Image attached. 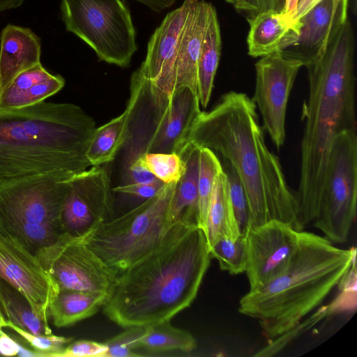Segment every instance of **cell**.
I'll return each instance as SVG.
<instances>
[{
  "mask_svg": "<svg viewBox=\"0 0 357 357\" xmlns=\"http://www.w3.org/2000/svg\"><path fill=\"white\" fill-rule=\"evenodd\" d=\"M256 109L244 93L223 94L210 111L199 114L187 146L208 148L234 169L248 200L247 227L276 220L303 231L296 192L289 186L278 157L266 144Z\"/></svg>",
  "mask_w": 357,
  "mask_h": 357,
  "instance_id": "6da1fadb",
  "label": "cell"
},
{
  "mask_svg": "<svg viewBox=\"0 0 357 357\" xmlns=\"http://www.w3.org/2000/svg\"><path fill=\"white\" fill-rule=\"evenodd\" d=\"M211 259L202 229L175 224L156 248L117 275L103 313L125 328L170 321L195 299Z\"/></svg>",
  "mask_w": 357,
  "mask_h": 357,
  "instance_id": "7a4b0ae2",
  "label": "cell"
},
{
  "mask_svg": "<svg viewBox=\"0 0 357 357\" xmlns=\"http://www.w3.org/2000/svg\"><path fill=\"white\" fill-rule=\"evenodd\" d=\"M354 52V32L348 19L321 56L305 66L309 92L302 112L305 126L296 192L304 228L317 215L336 136L357 130Z\"/></svg>",
  "mask_w": 357,
  "mask_h": 357,
  "instance_id": "3957f363",
  "label": "cell"
},
{
  "mask_svg": "<svg viewBox=\"0 0 357 357\" xmlns=\"http://www.w3.org/2000/svg\"><path fill=\"white\" fill-rule=\"evenodd\" d=\"M356 248H340L326 237L301 231L285 267L239 301L238 312L259 321L268 340L296 327L356 265Z\"/></svg>",
  "mask_w": 357,
  "mask_h": 357,
  "instance_id": "277c9868",
  "label": "cell"
},
{
  "mask_svg": "<svg viewBox=\"0 0 357 357\" xmlns=\"http://www.w3.org/2000/svg\"><path fill=\"white\" fill-rule=\"evenodd\" d=\"M95 129L94 120L72 103L0 107V178L86 169Z\"/></svg>",
  "mask_w": 357,
  "mask_h": 357,
  "instance_id": "5b68a950",
  "label": "cell"
},
{
  "mask_svg": "<svg viewBox=\"0 0 357 357\" xmlns=\"http://www.w3.org/2000/svg\"><path fill=\"white\" fill-rule=\"evenodd\" d=\"M123 161L148 153L182 156L192 126L202 112L198 95L185 86L166 93L139 69L130 79Z\"/></svg>",
  "mask_w": 357,
  "mask_h": 357,
  "instance_id": "8992f818",
  "label": "cell"
},
{
  "mask_svg": "<svg viewBox=\"0 0 357 357\" xmlns=\"http://www.w3.org/2000/svg\"><path fill=\"white\" fill-rule=\"evenodd\" d=\"M73 175L57 172L0 178V232L33 254L54 243L66 232L61 214Z\"/></svg>",
  "mask_w": 357,
  "mask_h": 357,
  "instance_id": "52a82bcc",
  "label": "cell"
},
{
  "mask_svg": "<svg viewBox=\"0 0 357 357\" xmlns=\"http://www.w3.org/2000/svg\"><path fill=\"white\" fill-rule=\"evenodd\" d=\"M176 183L82 236L86 245L118 275L156 248L174 225L169 220Z\"/></svg>",
  "mask_w": 357,
  "mask_h": 357,
  "instance_id": "ba28073f",
  "label": "cell"
},
{
  "mask_svg": "<svg viewBox=\"0 0 357 357\" xmlns=\"http://www.w3.org/2000/svg\"><path fill=\"white\" fill-rule=\"evenodd\" d=\"M61 13L66 30L89 45L100 61L129 65L137 47L130 10L121 0H61Z\"/></svg>",
  "mask_w": 357,
  "mask_h": 357,
  "instance_id": "9c48e42d",
  "label": "cell"
},
{
  "mask_svg": "<svg viewBox=\"0 0 357 357\" xmlns=\"http://www.w3.org/2000/svg\"><path fill=\"white\" fill-rule=\"evenodd\" d=\"M357 135L339 133L332 146L320 204L313 225L335 243L348 239L356 216Z\"/></svg>",
  "mask_w": 357,
  "mask_h": 357,
  "instance_id": "30bf717a",
  "label": "cell"
},
{
  "mask_svg": "<svg viewBox=\"0 0 357 357\" xmlns=\"http://www.w3.org/2000/svg\"><path fill=\"white\" fill-rule=\"evenodd\" d=\"M34 255L60 289L101 294L109 298L117 275L86 245L82 236L64 232Z\"/></svg>",
  "mask_w": 357,
  "mask_h": 357,
  "instance_id": "8fae6325",
  "label": "cell"
},
{
  "mask_svg": "<svg viewBox=\"0 0 357 357\" xmlns=\"http://www.w3.org/2000/svg\"><path fill=\"white\" fill-rule=\"evenodd\" d=\"M303 64L280 52L262 56L255 63V89L252 100L263 121V128L278 149L285 140L288 100L299 69Z\"/></svg>",
  "mask_w": 357,
  "mask_h": 357,
  "instance_id": "7c38bea8",
  "label": "cell"
},
{
  "mask_svg": "<svg viewBox=\"0 0 357 357\" xmlns=\"http://www.w3.org/2000/svg\"><path fill=\"white\" fill-rule=\"evenodd\" d=\"M301 231L276 220L246 228L244 273L249 290L261 287L282 271L297 247Z\"/></svg>",
  "mask_w": 357,
  "mask_h": 357,
  "instance_id": "4fadbf2b",
  "label": "cell"
},
{
  "mask_svg": "<svg viewBox=\"0 0 357 357\" xmlns=\"http://www.w3.org/2000/svg\"><path fill=\"white\" fill-rule=\"evenodd\" d=\"M0 278L25 297L37 315L48 321L49 307L60 290L59 286L33 252L1 232Z\"/></svg>",
  "mask_w": 357,
  "mask_h": 357,
  "instance_id": "5bb4252c",
  "label": "cell"
},
{
  "mask_svg": "<svg viewBox=\"0 0 357 357\" xmlns=\"http://www.w3.org/2000/svg\"><path fill=\"white\" fill-rule=\"evenodd\" d=\"M349 0H321L299 20V33L294 41L280 52L301 61L314 62L348 20Z\"/></svg>",
  "mask_w": 357,
  "mask_h": 357,
  "instance_id": "9a60e30c",
  "label": "cell"
},
{
  "mask_svg": "<svg viewBox=\"0 0 357 357\" xmlns=\"http://www.w3.org/2000/svg\"><path fill=\"white\" fill-rule=\"evenodd\" d=\"M199 0H184L169 13L151 36L147 52L139 70L142 75L166 93L175 89L174 63L177 47L188 15Z\"/></svg>",
  "mask_w": 357,
  "mask_h": 357,
  "instance_id": "2e32d148",
  "label": "cell"
},
{
  "mask_svg": "<svg viewBox=\"0 0 357 357\" xmlns=\"http://www.w3.org/2000/svg\"><path fill=\"white\" fill-rule=\"evenodd\" d=\"M40 38L29 28L8 24L0 36V95L21 73L40 63Z\"/></svg>",
  "mask_w": 357,
  "mask_h": 357,
  "instance_id": "e0dca14e",
  "label": "cell"
},
{
  "mask_svg": "<svg viewBox=\"0 0 357 357\" xmlns=\"http://www.w3.org/2000/svg\"><path fill=\"white\" fill-rule=\"evenodd\" d=\"M293 13L273 10L259 13L247 20L250 29L248 52L252 57L281 52L297 38L300 23Z\"/></svg>",
  "mask_w": 357,
  "mask_h": 357,
  "instance_id": "ac0fdd59",
  "label": "cell"
},
{
  "mask_svg": "<svg viewBox=\"0 0 357 357\" xmlns=\"http://www.w3.org/2000/svg\"><path fill=\"white\" fill-rule=\"evenodd\" d=\"M209 3L199 0L190 10L175 59V88L185 86L196 94L197 65L207 23Z\"/></svg>",
  "mask_w": 357,
  "mask_h": 357,
  "instance_id": "d6986e66",
  "label": "cell"
},
{
  "mask_svg": "<svg viewBox=\"0 0 357 357\" xmlns=\"http://www.w3.org/2000/svg\"><path fill=\"white\" fill-rule=\"evenodd\" d=\"M199 155V148L191 144L182 155L185 171L176 184L169 213L173 225L178 222L197 225Z\"/></svg>",
  "mask_w": 357,
  "mask_h": 357,
  "instance_id": "ffe728a7",
  "label": "cell"
},
{
  "mask_svg": "<svg viewBox=\"0 0 357 357\" xmlns=\"http://www.w3.org/2000/svg\"><path fill=\"white\" fill-rule=\"evenodd\" d=\"M204 234L208 248L221 237L236 238L243 236L235 218L223 170L216 176L208 208Z\"/></svg>",
  "mask_w": 357,
  "mask_h": 357,
  "instance_id": "44dd1931",
  "label": "cell"
},
{
  "mask_svg": "<svg viewBox=\"0 0 357 357\" xmlns=\"http://www.w3.org/2000/svg\"><path fill=\"white\" fill-rule=\"evenodd\" d=\"M220 24L215 7L210 3L207 23L197 65V95L200 105L206 108L213 88V82L221 54Z\"/></svg>",
  "mask_w": 357,
  "mask_h": 357,
  "instance_id": "7402d4cb",
  "label": "cell"
},
{
  "mask_svg": "<svg viewBox=\"0 0 357 357\" xmlns=\"http://www.w3.org/2000/svg\"><path fill=\"white\" fill-rule=\"evenodd\" d=\"M108 297L101 294L60 289L48 310L54 326L73 325L96 314Z\"/></svg>",
  "mask_w": 357,
  "mask_h": 357,
  "instance_id": "603a6c76",
  "label": "cell"
},
{
  "mask_svg": "<svg viewBox=\"0 0 357 357\" xmlns=\"http://www.w3.org/2000/svg\"><path fill=\"white\" fill-rule=\"evenodd\" d=\"M127 129L126 109L117 117L96 128L84 153L90 165L100 166L112 161L125 143Z\"/></svg>",
  "mask_w": 357,
  "mask_h": 357,
  "instance_id": "cb8c5ba5",
  "label": "cell"
},
{
  "mask_svg": "<svg viewBox=\"0 0 357 357\" xmlns=\"http://www.w3.org/2000/svg\"><path fill=\"white\" fill-rule=\"evenodd\" d=\"M0 307L6 319L14 325L35 335H50L45 321L32 310L25 297L0 278Z\"/></svg>",
  "mask_w": 357,
  "mask_h": 357,
  "instance_id": "d4e9b609",
  "label": "cell"
},
{
  "mask_svg": "<svg viewBox=\"0 0 357 357\" xmlns=\"http://www.w3.org/2000/svg\"><path fill=\"white\" fill-rule=\"evenodd\" d=\"M144 326L137 342V348L153 352L180 350L190 352L197 347L196 340L189 332L173 326L169 321Z\"/></svg>",
  "mask_w": 357,
  "mask_h": 357,
  "instance_id": "484cf974",
  "label": "cell"
},
{
  "mask_svg": "<svg viewBox=\"0 0 357 357\" xmlns=\"http://www.w3.org/2000/svg\"><path fill=\"white\" fill-rule=\"evenodd\" d=\"M222 170L220 160L215 153L208 148H199L197 226L204 232L215 180Z\"/></svg>",
  "mask_w": 357,
  "mask_h": 357,
  "instance_id": "4316f807",
  "label": "cell"
},
{
  "mask_svg": "<svg viewBox=\"0 0 357 357\" xmlns=\"http://www.w3.org/2000/svg\"><path fill=\"white\" fill-rule=\"evenodd\" d=\"M211 258L218 260L220 269L231 275L245 272L246 252L244 236L221 237L209 248Z\"/></svg>",
  "mask_w": 357,
  "mask_h": 357,
  "instance_id": "83f0119b",
  "label": "cell"
},
{
  "mask_svg": "<svg viewBox=\"0 0 357 357\" xmlns=\"http://www.w3.org/2000/svg\"><path fill=\"white\" fill-rule=\"evenodd\" d=\"M142 159L147 169L165 184L177 183L185 171L183 158L175 153H148Z\"/></svg>",
  "mask_w": 357,
  "mask_h": 357,
  "instance_id": "f1b7e54d",
  "label": "cell"
},
{
  "mask_svg": "<svg viewBox=\"0 0 357 357\" xmlns=\"http://www.w3.org/2000/svg\"><path fill=\"white\" fill-rule=\"evenodd\" d=\"M65 85L64 79L59 75L36 84L28 89L8 98H0V107L20 108L45 101L59 92Z\"/></svg>",
  "mask_w": 357,
  "mask_h": 357,
  "instance_id": "f546056e",
  "label": "cell"
},
{
  "mask_svg": "<svg viewBox=\"0 0 357 357\" xmlns=\"http://www.w3.org/2000/svg\"><path fill=\"white\" fill-rule=\"evenodd\" d=\"M222 170L226 174L230 200L236 222L243 236L249 222V208L241 181L232 166L222 160Z\"/></svg>",
  "mask_w": 357,
  "mask_h": 357,
  "instance_id": "4dcf8cb0",
  "label": "cell"
},
{
  "mask_svg": "<svg viewBox=\"0 0 357 357\" xmlns=\"http://www.w3.org/2000/svg\"><path fill=\"white\" fill-rule=\"evenodd\" d=\"M7 328L14 331L33 349L47 354V357H55L72 341V338L57 336L53 334L35 335L22 329L8 321Z\"/></svg>",
  "mask_w": 357,
  "mask_h": 357,
  "instance_id": "1f68e13d",
  "label": "cell"
},
{
  "mask_svg": "<svg viewBox=\"0 0 357 357\" xmlns=\"http://www.w3.org/2000/svg\"><path fill=\"white\" fill-rule=\"evenodd\" d=\"M144 326H131L120 334L107 340L105 344L107 351L102 357H135L140 355L134 352L137 349V342L142 335Z\"/></svg>",
  "mask_w": 357,
  "mask_h": 357,
  "instance_id": "d6a6232c",
  "label": "cell"
},
{
  "mask_svg": "<svg viewBox=\"0 0 357 357\" xmlns=\"http://www.w3.org/2000/svg\"><path fill=\"white\" fill-rule=\"evenodd\" d=\"M53 76L41 63L20 73L0 95V98H8L20 93L32 86L47 80Z\"/></svg>",
  "mask_w": 357,
  "mask_h": 357,
  "instance_id": "836d02e7",
  "label": "cell"
},
{
  "mask_svg": "<svg viewBox=\"0 0 357 357\" xmlns=\"http://www.w3.org/2000/svg\"><path fill=\"white\" fill-rule=\"evenodd\" d=\"M107 349L105 342L80 340L68 344L55 357H102Z\"/></svg>",
  "mask_w": 357,
  "mask_h": 357,
  "instance_id": "e575fe53",
  "label": "cell"
},
{
  "mask_svg": "<svg viewBox=\"0 0 357 357\" xmlns=\"http://www.w3.org/2000/svg\"><path fill=\"white\" fill-rule=\"evenodd\" d=\"M125 183H152L158 181L145 166L142 155L123 161Z\"/></svg>",
  "mask_w": 357,
  "mask_h": 357,
  "instance_id": "d590c367",
  "label": "cell"
},
{
  "mask_svg": "<svg viewBox=\"0 0 357 357\" xmlns=\"http://www.w3.org/2000/svg\"><path fill=\"white\" fill-rule=\"evenodd\" d=\"M165 185L160 181L152 183H124L112 188L113 192L132 195L144 200L155 196Z\"/></svg>",
  "mask_w": 357,
  "mask_h": 357,
  "instance_id": "8d00e7d4",
  "label": "cell"
},
{
  "mask_svg": "<svg viewBox=\"0 0 357 357\" xmlns=\"http://www.w3.org/2000/svg\"><path fill=\"white\" fill-rule=\"evenodd\" d=\"M277 3L278 0H236L233 6L248 20L261 12L275 11Z\"/></svg>",
  "mask_w": 357,
  "mask_h": 357,
  "instance_id": "74e56055",
  "label": "cell"
},
{
  "mask_svg": "<svg viewBox=\"0 0 357 357\" xmlns=\"http://www.w3.org/2000/svg\"><path fill=\"white\" fill-rule=\"evenodd\" d=\"M19 342L0 330V355L4 356H17Z\"/></svg>",
  "mask_w": 357,
  "mask_h": 357,
  "instance_id": "f35d334b",
  "label": "cell"
},
{
  "mask_svg": "<svg viewBox=\"0 0 357 357\" xmlns=\"http://www.w3.org/2000/svg\"><path fill=\"white\" fill-rule=\"evenodd\" d=\"M137 1L152 10L160 13L165 8L170 7L175 0H135Z\"/></svg>",
  "mask_w": 357,
  "mask_h": 357,
  "instance_id": "ab89813d",
  "label": "cell"
},
{
  "mask_svg": "<svg viewBox=\"0 0 357 357\" xmlns=\"http://www.w3.org/2000/svg\"><path fill=\"white\" fill-rule=\"evenodd\" d=\"M321 0H307L303 4L297 6L295 13V19L298 20L305 13L315 6Z\"/></svg>",
  "mask_w": 357,
  "mask_h": 357,
  "instance_id": "60d3db41",
  "label": "cell"
},
{
  "mask_svg": "<svg viewBox=\"0 0 357 357\" xmlns=\"http://www.w3.org/2000/svg\"><path fill=\"white\" fill-rule=\"evenodd\" d=\"M17 356L20 357H47V354L36 351L35 349H29L24 347L18 344V351Z\"/></svg>",
  "mask_w": 357,
  "mask_h": 357,
  "instance_id": "b9f144b4",
  "label": "cell"
},
{
  "mask_svg": "<svg viewBox=\"0 0 357 357\" xmlns=\"http://www.w3.org/2000/svg\"><path fill=\"white\" fill-rule=\"evenodd\" d=\"M26 0H0V13L16 8L20 6Z\"/></svg>",
  "mask_w": 357,
  "mask_h": 357,
  "instance_id": "7bdbcfd3",
  "label": "cell"
},
{
  "mask_svg": "<svg viewBox=\"0 0 357 357\" xmlns=\"http://www.w3.org/2000/svg\"><path fill=\"white\" fill-rule=\"evenodd\" d=\"M298 3V0H285L284 6L282 13H293L295 15L296 10Z\"/></svg>",
  "mask_w": 357,
  "mask_h": 357,
  "instance_id": "ee69618b",
  "label": "cell"
},
{
  "mask_svg": "<svg viewBox=\"0 0 357 357\" xmlns=\"http://www.w3.org/2000/svg\"><path fill=\"white\" fill-rule=\"evenodd\" d=\"M8 326V320L6 319L4 315L3 314L1 310H0V330L3 328Z\"/></svg>",
  "mask_w": 357,
  "mask_h": 357,
  "instance_id": "f6af8a7d",
  "label": "cell"
},
{
  "mask_svg": "<svg viewBox=\"0 0 357 357\" xmlns=\"http://www.w3.org/2000/svg\"><path fill=\"white\" fill-rule=\"evenodd\" d=\"M284 3L285 0H278L275 11L277 13H282L284 6Z\"/></svg>",
  "mask_w": 357,
  "mask_h": 357,
  "instance_id": "bcb514c9",
  "label": "cell"
},
{
  "mask_svg": "<svg viewBox=\"0 0 357 357\" xmlns=\"http://www.w3.org/2000/svg\"><path fill=\"white\" fill-rule=\"evenodd\" d=\"M225 1L229 3L232 4V5L236 1V0H225Z\"/></svg>",
  "mask_w": 357,
  "mask_h": 357,
  "instance_id": "7dc6e473",
  "label": "cell"
},
{
  "mask_svg": "<svg viewBox=\"0 0 357 357\" xmlns=\"http://www.w3.org/2000/svg\"><path fill=\"white\" fill-rule=\"evenodd\" d=\"M307 0H298V6H300L301 4H303L305 1H306Z\"/></svg>",
  "mask_w": 357,
  "mask_h": 357,
  "instance_id": "c3c4849f",
  "label": "cell"
},
{
  "mask_svg": "<svg viewBox=\"0 0 357 357\" xmlns=\"http://www.w3.org/2000/svg\"><path fill=\"white\" fill-rule=\"evenodd\" d=\"M0 310H1V307H0Z\"/></svg>",
  "mask_w": 357,
  "mask_h": 357,
  "instance_id": "681fc988",
  "label": "cell"
}]
</instances>
